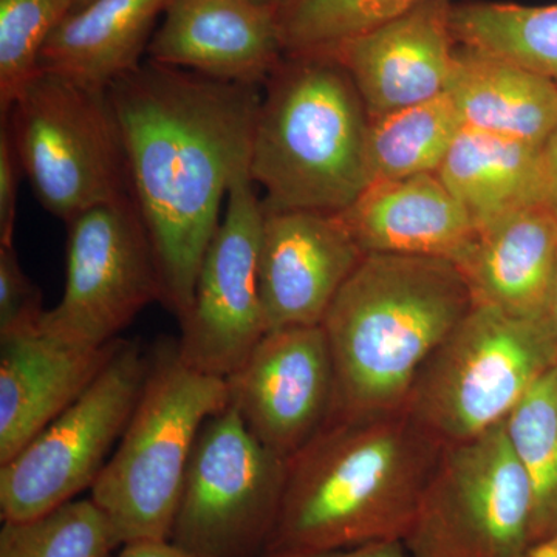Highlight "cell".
Here are the masks:
<instances>
[{"label": "cell", "mask_w": 557, "mask_h": 557, "mask_svg": "<svg viewBox=\"0 0 557 557\" xmlns=\"http://www.w3.org/2000/svg\"><path fill=\"white\" fill-rule=\"evenodd\" d=\"M450 25L458 46L515 62L557 86V3H454Z\"/></svg>", "instance_id": "23"}, {"label": "cell", "mask_w": 557, "mask_h": 557, "mask_svg": "<svg viewBox=\"0 0 557 557\" xmlns=\"http://www.w3.org/2000/svg\"><path fill=\"white\" fill-rule=\"evenodd\" d=\"M120 343L84 346L40 325L0 338V465L89 388Z\"/></svg>", "instance_id": "17"}, {"label": "cell", "mask_w": 557, "mask_h": 557, "mask_svg": "<svg viewBox=\"0 0 557 557\" xmlns=\"http://www.w3.org/2000/svg\"><path fill=\"white\" fill-rule=\"evenodd\" d=\"M549 317H552L557 332V262L555 277H553L552 298H549Z\"/></svg>", "instance_id": "35"}, {"label": "cell", "mask_w": 557, "mask_h": 557, "mask_svg": "<svg viewBox=\"0 0 557 557\" xmlns=\"http://www.w3.org/2000/svg\"><path fill=\"white\" fill-rule=\"evenodd\" d=\"M463 127L544 145L557 127V86L525 67L457 44L446 89Z\"/></svg>", "instance_id": "21"}, {"label": "cell", "mask_w": 557, "mask_h": 557, "mask_svg": "<svg viewBox=\"0 0 557 557\" xmlns=\"http://www.w3.org/2000/svg\"><path fill=\"white\" fill-rule=\"evenodd\" d=\"M461 129L463 123L448 91L370 120L372 183L437 174Z\"/></svg>", "instance_id": "24"}, {"label": "cell", "mask_w": 557, "mask_h": 557, "mask_svg": "<svg viewBox=\"0 0 557 557\" xmlns=\"http://www.w3.org/2000/svg\"><path fill=\"white\" fill-rule=\"evenodd\" d=\"M116 557H196L171 541H137L124 544Z\"/></svg>", "instance_id": "32"}, {"label": "cell", "mask_w": 557, "mask_h": 557, "mask_svg": "<svg viewBox=\"0 0 557 557\" xmlns=\"http://www.w3.org/2000/svg\"><path fill=\"white\" fill-rule=\"evenodd\" d=\"M263 201L249 168L234 178L228 207L201 262L177 348L189 368L228 379L269 329L259 284Z\"/></svg>", "instance_id": "12"}, {"label": "cell", "mask_w": 557, "mask_h": 557, "mask_svg": "<svg viewBox=\"0 0 557 557\" xmlns=\"http://www.w3.org/2000/svg\"><path fill=\"white\" fill-rule=\"evenodd\" d=\"M520 557H557V531L552 536L531 545Z\"/></svg>", "instance_id": "34"}, {"label": "cell", "mask_w": 557, "mask_h": 557, "mask_svg": "<svg viewBox=\"0 0 557 557\" xmlns=\"http://www.w3.org/2000/svg\"><path fill=\"white\" fill-rule=\"evenodd\" d=\"M366 255L420 256L456 263L478 236L437 174L370 183L338 214Z\"/></svg>", "instance_id": "18"}, {"label": "cell", "mask_w": 557, "mask_h": 557, "mask_svg": "<svg viewBox=\"0 0 557 557\" xmlns=\"http://www.w3.org/2000/svg\"><path fill=\"white\" fill-rule=\"evenodd\" d=\"M287 483V460L263 446L228 405L194 445L170 541L196 557H260Z\"/></svg>", "instance_id": "8"}, {"label": "cell", "mask_w": 557, "mask_h": 557, "mask_svg": "<svg viewBox=\"0 0 557 557\" xmlns=\"http://www.w3.org/2000/svg\"><path fill=\"white\" fill-rule=\"evenodd\" d=\"M362 258L338 214L263 207L259 284L267 329L321 325Z\"/></svg>", "instance_id": "14"}, {"label": "cell", "mask_w": 557, "mask_h": 557, "mask_svg": "<svg viewBox=\"0 0 557 557\" xmlns=\"http://www.w3.org/2000/svg\"><path fill=\"white\" fill-rule=\"evenodd\" d=\"M420 0H271L285 57L322 53L401 16Z\"/></svg>", "instance_id": "26"}, {"label": "cell", "mask_w": 557, "mask_h": 557, "mask_svg": "<svg viewBox=\"0 0 557 557\" xmlns=\"http://www.w3.org/2000/svg\"><path fill=\"white\" fill-rule=\"evenodd\" d=\"M472 306L450 260L366 255L322 321L336 375L330 421L406 408L429 358Z\"/></svg>", "instance_id": "3"}, {"label": "cell", "mask_w": 557, "mask_h": 557, "mask_svg": "<svg viewBox=\"0 0 557 557\" xmlns=\"http://www.w3.org/2000/svg\"><path fill=\"white\" fill-rule=\"evenodd\" d=\"M531 520L530 483L504 423L443 449L403 545L410 557H520Z\"/></svg>", "instance_id": "10"}, {"label": "cell", "mask_w": 557, "mask_h": 557, "mask_svg": "<svg viewBox=\"0 0 557 557\" xmlns=\"http://www.w3.org/2000/svg\"><path fill=\"white\" fill-rule=\"evenodd\" d=\"M445 448L406 408L329 421L287 460L267 552L403 542Z\"/></svg>", "instance_id": "2"}, {"label": "cell", "mask_w": 557, "mask_h": 557, "mask_svg": "<svg viewBox=\"0 0 557 557\" xmlns=\"http://www.w3.org/2000/svg\"><path fill=\"white\" fill-rule=\"evenodd\" d=\"M149 60L208 78L265 86L284 60L270 3L170 0L148 49Z\"/></svg>", "instance_id": "16"}, {"label": "cell", "mask_w": 557, "mask_h": 557, "mask_svg": "<svg viewBox=\"0 0 557 557\" xmlns=\"http://www.w3.org/2000/svg\"><path fill=\"white\" fill-rule=\"evenodd\" d=\"M123 547L91 497L75 498L28 520L3 522L0 557H110Z\"/></svg>", "instance_id": "27"}, {"label": "cell", "mask_w": 557, "mask_h": 557, "mask_svg": "<svg viewBox=\"0 0 557 557\" xmlns=\"http://www.w3.org/2000/svg\"><path fill=\"white\" fill-rule=\"evenodd\" d=\"M65 287L40 329L84 346H106L163 299L156 249L134 199L101 205L67 223Z\"/></svg>", "instance_id": "11"}, {"label": "cell", "mask_w": 557, "mask_h": 557, "mask_svg": "<svg viewBox=\"0 0 557 557\" xmlns=\"http://www.w3.org/2000/svg\"><path fill=\"white\" fill-rule=\"evenodd\" d=\"M149 369L143 347L121 339L89 388L0 465L2 522L38 518L91 490L129 424Z\"/></svg>", "instance_id": "9"}, {"label": "cell", "mask_w": 557, "mask_h": 557, "mask_svg": "<svg viewBox=\"0 0 557 557\" xmlns=\"http://www.w3.org/2000/svg\"><path fill=\"white\" fill-rule=\"evenodd\" d=\"M437 175L475 228L545 203L542 145L463 127Z\"/></svg>", "instance_id": "22"}, {"label": "cell", "mask_w": 557, "mask_h": 557, "mask_svg": "<svg viewBox=\"0 0 557 557\" xmlns=\"http://www.w3.org/2000/svg\"><path fill=\"white\" fill-rule=\"evenodd\" d=\"M42 296L22 270L14 247L0 245V338L38 327Z\"/></svg>", "instance_id": "29"}, {"label": "cell", "mask_w": 557, "mask_h": 557, "mask_svg": "<svg viewBox=\"0 0 557 557\" xmlns=\"http://www.w3.org/2000/svg\"><path fill=\"white\" fill-rule=\"evenodd\" d=\"M453 0H420L401 16L322 51L354 81L370 120L448 89L456 61Z\"/></svg>", "instance_id": "15"}, {"label": "cell", "mask_w": 557, "mask_h": 557, "mask_svg": "<svg viewBox=\"0 0 557 557\" xmlns=\"http://www.w3.org/2000/svg\"><path fill=\"white\" fill-rule=\"evenodd\" d=\"M557 368L549 314L518 317L474 304L434 351L406 410L445 446L500 426L539 380Z\"/></svg>", "instance_id": "6"}, {"label": "cell", "mask_w": 557, "mask_h": 557, "mask_svg": "<svg viewBox=\"0 0 557 557\" xmlns=\"http://www.w3.org/2000/svg\"><path fill=\"white\" fill-rule=\"evenodd\" d=\"M89 2L90 0H75V9H81V7H84Z\"/></svg>", "instance_id": "36"}, {"label": "cell", "mask_w": 557, "mask_h": 557, "mask_svg": "<svg viewBox=\"0 0 557 557\" xmlns=\"http://www.w3.org/2000/svg\"><path fill=\"white\" fill-rule=\"evenodd\" d=\"M75 0H0V120L39 75L40 53Z\"/></svg>", "instance_id": "28"}, {"label": "cell", "mask_w": 557, "mask_h": 557, "mask_svg": "<svg viewBox=\"0 0 557 557\" xmlns=\"http://www.w3.org/2000/svg\"><path fill=\"white\" fill-rule=\"evenodd\" d=\"M226 384L230 405L248 431L289 460L335 410V364L324 327L269 330Z\"/></svg>", "instance_id": "13"}, {"label": "cell", "mask_w": 557, "mask_h": 557, "mask_svg": "<svg viewBox=\"0 0 557 557\" xmlns=\"http://www.w3.org/2000/svg\"><path fill=\"white\" fill-rule=\"evenodd\" d=\"M255 2H259V3H270L271 0H255Z\"/></svg>", "instance_id": "37"}, {"label": "cell", "mask_w": 557, "mask_h": 557, "mask_svg": "<svg viewBox=\"0 0 557 557\" xmlns=\"http://www.w3.org/2000/svg\"><path fill=\"white\" fill-rule=\"evenodd\" d=\"M260 557H410L403 542H375L333 549H273Z\"/></svg>", "instance_id": "31"}, {"label": "cell", "mask_w": 557, "mask_h": 557, "mask_svg": "<svg viewBox=\"0 0 557 557\" xmlns=\"http://www.w3.org/2000/svg\"><path fill=\"white\" fill-rule=\"evenodd\" d=\"M505 432L530 483L533 545L557 531V368L509 413Z\"/></svg>", "instance_id": "25"}, {"label": "cell", "mask_w": 557, "mask_h": 557, "mask_svg": "<svg viewBox=\"0 0 557 557\" xmlns=\"http://www.w3.org/2000/svg\"><path fill=\"white\" fill-rule=\"evenodd\" d=\"M545 203L557 212V127L542 145Z\"/></svg>", "instance_id": "33"}, {"label": "cell", "mask_w": 557, "mask_h": 557, "mask_svg": "<svg viewBox=\"0 0 557 557\" xmlns=\"http://www.w3.org/2000/svg\"><path fill=\"white\" fill-rule=\"evenodd\" d=\"M556 262L557 212L536 203L479 230L456 265L474 304L518 317H545Z\"/></svg>", "instance_id": "19"}, {"label": "cell", "mask_w": 557, "mask_h": 557, "mask_svg": "<svg viewBox=\"0 0 557 557\" xmlns=\"http://www.w3.org/2000/svg\"><path fill=\"white\" fill-rule=\"evenodd\" d=\"M228 405L226 379L189 368L174 341L157 348L129 424L90 490L123 545L170 541L200 429Z\"/></svg>", "instance_id": "5"}, {"label": "cell", "mask_w": 557, "mask_h": 557, "mask_svg": "<svg viewBox=\"0 0 557 557\" xmlns=\"http://www.w3.org/2000/svg\"><path fill=\"white\" fill-rule=\"evenodd\" d=\"M370 116L346 70L324 53L284 57L265 83L249 175L263 207L341 214L372 183Z\"/></svg>", "instance_id": "4"}, {"label": "cell", "mask_w": 557, "mask_h": 557, "mask_svg": "<svg viewBox=\"0 0 557 557\" xmlns=\"http://www.w3.org/2000/svg\"><path fill=\"white\" fill-rule=\"evenodd\" d=\"M119 116L132 199L156 249L161 304L188 313L220 207L249 168L259 87L146 61L109 89Z\"/></svg>", "instance_id": "1"}, {"label": "cell", "mask_w": 557, "mask_h": 557, "mask_svg": "<svg viewBox=\"0 0 557 557\" xmlns=\"http://www.w3.org/2000/svg\"><path fill=\"white\" fill-rule=\"evenodd\" d=\"M170 0H90L51 33L40 72L109 90L143 64L156 25Z\"/></svg>", "instance_id": "20"}, {"label": "cell", "mask_w": 557, "mask_h": 557, "mask_svg": "<svg viewBox=\"0 0 557 557\" xmlns=\"http://www.w3.org/2000/svg\"><path fill=\"white\" fill-rule=\"evenodd\" d=\"M22 172L54 218L132 199L129 164L109 90L39 72L9 116Z\"/></svg>", "instance_id": "7"}, {"label": "cell", "mask_w": 557, "mask_h": 557, "mask_svg": "<svg viewBox=\"0 0 557 557\" xmlns=\"http://www.w3.org/2000/svg\"><path fill=\"white\" fill-rule=\"evenodd\" d=\"M22 172L9 127L0 124V245L13 247Z\"/></svg>", "instance_id": "30"}]
</instances>
